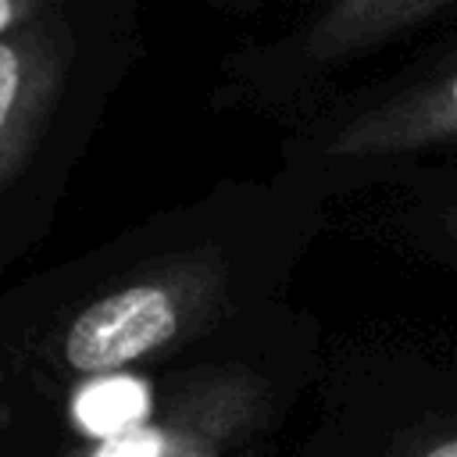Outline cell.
<instances>
[{
    "label": "cell",
    "mask_w": 457,
    "mask_h": 457,
    "mask_svg": "<svg viewBox=\"0 0 457 457\" xmlns=\"http://www.w3.org/2000/svg\"><path fill=\"white\" fill-rule=\"evenodd\" d=\"M179 332V311L161 286H129L89 303L64 332V361L86 375L118 371L164 346Z\"/></svg>",
    "instance_id": "cell-1"
},
{
    "label": "cell",
    "mask_w": 457,
    "mask_h": 457,
    "mask_svg": "<svg viewBox=\"0 0 457 457\" xmlns=\"http://www.w3.org/2000/svg\"><path fill=\"white\" fill-rule=\"evenodd\" d=\"M154 396L136 375H96L71 396V421L96 443L146 428Z\"/></svg>",
    "instance_id": "cell-2"
},
{
    "label": "cell",
    "mask_w": 457,
    "mask_h": 457,
    "mask_svg": "<svg viewBox=\"0 0 457 457\" xmlns=\"http://www.w3.org/2000/svg\"><path fill=\"white\" fill-rule=\"evenodd\" d=\"M25 93V57L14 43H0V136L7 132Z\"/></svg>",
    "instance_id": "cell-3"
},
{
    "label": "cell",
    "mask_w": 457,
    "mask_h": 457,
    "mask_svg": "<svg viewBox=\"0 0 457 457\" xmlns=\"http://www.w3.org/2000/svg\"><path fill=\"white\" fill-rule=\"evenodd\" d=\"M168 439L157 432V428H136V432H125L118 439H107L96 446L93 457H168Z\"/></svg>",
    "instance_id": "cell-4"
},
{
    "label": "cell",
    "mask_w": 457,
    "mask_h": 457,
    "mask_svg": "<svg viewBox=\"0 0 457 457\" xmlns=\"http://www.w3.org/2000/svg\"><path fill=\"white\" fill-rule=\"evenodd\" d=\"M21 14H29L25 4H14V0H0V32H7Z\"/></svg>",
    "instance_id": "cell-5"
},
{
    "label": "cell",
    "mask_w": 457,
    "mask_h": 457,
    "mask_svg": "<svg viewBox=\"0 0 457 457\" xmlns=\"http://www.w3.org/2000/svg\"><path fill=\"white\" fill-rule=\"evenodd\" d=\"M425 457H457V436H453V439H443V443L432 446Z\"/></svg>",
    "instance_id": "cell-6"
}]
</instances>
